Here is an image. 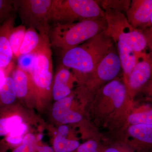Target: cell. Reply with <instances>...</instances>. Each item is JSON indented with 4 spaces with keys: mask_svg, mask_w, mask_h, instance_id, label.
Listing matches in <instances>:
<instances>
[{
    "mask_svg": "<svg viewBox=\"0 0 152 152\" xmlns=\"http://www.w3.org/2000/svg\"><path fill=\"white\" fill-rule=\"evenodd\" d=\"M27 126L25 124H20L17 125L9 133L8 137H11L18 138H23V135L27 130Z\"/></svg>",
    "mask_w": 152,
    "mask_h": 152,
    "instance_id": "obj_25",
    "label": "cell"
},
{
    "mask_svg": "<svg viewBox=\"0 0 152 152\" xmlns=\"http://www.w3.org/2000/svg\"><path fill=\"white\" fill-rule=\"evenodd\" d=\"M97 144L94 141L91 140L79 146L77 152H97Z\"/></svg>",
    "mask_w": 152,
    "mask_h": 152,
    "instance_id": "obj_26",
    "label": "cell"
},
{
    "mask_svg": "<svg viewBox=\"0 0 152 152\" xmlns=\"http://www.w3.org/2000/svg\"><path fill=\"white\" fill-rule=\"evenodd\" d=\"M26 30V26L23 25H20L16 27H14L9 36L10 45L14 57L17 58L20 56V50Z\"/></svg>",
    "mask_w": 152,
    "mask_h": 152,
    "instance_id": "obj_17",
    "label": "cell"
},
{
    "mask_svg": "<svg viewBox=\"0 0 152 152\" xmlns=\"http://www.w3.org/2000/svg\"><path fill=\"white\" fill-rule=\"evenodd\" d=\"M48 45H50V42L45 40L35 29L28 27L20 48V56L37 53Z\"/></svg>",
    "mask_w": 152,
    "mask_h": 152,
    "instance_id": "obj_11",
    "label": "cell"
},
{
    "mask_svg": "<svg viewBox=\"0 0 152 152\" xmlns=\"http://www.w3.org/2000/svg\"><path fill=\"white\" fill-rule=\"evenodd\" d=\"M126 89L125 86L118 80H113L104 87L103 94L113 101L114 105L119 108L124 100Z\"/></svg>",
    "mask_w": 152,
    "mask_h": 152,
    "instance_id": "obj_14",
    "label": "cell"
},
{
    "mask_svg": "<svg viewBox=\"0 0 152 152\" xmlns=\"http://www.w3.org/2000/svg\"><path fill=\"white\" fill-rule=\"evenodd\" d=\"M131 135L141 141L152 144V125H134L129 129Z\"/></svg>",
    "mask_w": 152,
    "mask_h": 152,
    "instance_id": "obj_18",
    "label": "cell"
},
{
    "mask_svg": "<svg viewBox=\"0 0 152 152\" xmlns=\"http://www.w3.org/2000/svg\"><path fill=\"white\" fill-rule=\"evenodd\" d=\"M72 99L70 97L63 98L57 101L53 108V116L55 119L63 124H69L80 121L81 115L70 110Z\"/></svg>",
    "mask_w": 152,
    "mask_h": 152,
    "instance_id": "obj_10",
    "label": "cell"
},
{
    "mask_svg": "<svg viewBox=\"0 0 152 152\" xmlns=\"http://www.w3.org/2000/svg\"><path fill=\"white\" fill-rule=\"evenodd\" d=\"M3 69H0V85L2 83L4 79L5 78Z\"/></svg>",
    "mask_w": 152,
    "mask_h": 152,
    "instance_id": "obj_30",
    "label": "cell"
},
{
    "mask_svg": "<svg viewBox=\"0 0 152 152\" xmlns=\"http://www.w3.org/2000/svg\"><path fill=\"white\" fill-rule=\"evenodd\" d=\"M104 13L107 24L106 32L114 42H123L131 47L136 53H144L148 46L145 33L133 27L122 12L107 10Z\"/></svg>",
    "mask_w": 152,
    "mask_h": 152,
    "instance_id": "obj_4",
    "label": "cell"
},
{
    "mask_svg": "<svg viewBox=\"0 0 152 152\" xmlns=\"http://www.w3.org/2000/svg\"><path fill=\"white\" fill-rule=\"evenodd\" d=\"M145 34L146 36L148 39V46L151 50V52L149 55L152 61V28L150 31H149V32L147 33V34Z\"/></svg>",
    "mask_w": 152,
    "mask_h": 152,
    "instance_id": "obj_29",
    "label": "cell"
},
{
    "mask_svg": "<svg viewBox=\"0 0 152 152\" xmlns=\"http://www.w3.org/2000/svg\"><path fill=\"white\" fill-rule=\"evenodd\" d=\"M105 152H122L115 148H110L107 149Z\"/></svg>",
    "mask_w": 152,
    "mask_h": 152,
    "instance_id": "obj_31",
    "label": "cell"
},
{
    "mask_svg": "<svg viewBox=\"0 0 152 152\" xmlns=\"http://www.w3.org/2000/svg\"><path fill=\"white\" fill-rule=\"evenodd\" d=\"M36 140L34 136L32 134H28L23 139V144H32L35 143Z\"/></svg>",
    "mask_w": 152,
    "mask_h": 152,
    "instance_id": "obj_27",
    "label": "cell"
},
{
    "mask_svg": "<svg viewBox=\"0 0 152 152\" xmlns=\"http://www.w3.org/2000/svg\"><path fill=\"white\" fill-rule=\"evenodd\" d=\"M42 137L43 136L42 134L39 135L37 137V139L38 140H40L41 139H42Z\"/></svg>",
    "mask_w": 152,
    "mask_h": 152,
    "instance_id": "obj_32",
    "label": "cell"
},
{
    "mask_svg": "<svg viewBox=\"0 0 152 152\" xmlns=\"http://www.w3.org/2000/svg\"><path fill=\"white\" fill-rule=\"evenodd\" d=\"M37 54V53L20 55L17 58V67L30 75L34 66Z\"/></svg>",
    "mask_w": 152,
    "mask_h": 152,
    "instance_id": "obj_20",
    "label": "cell"
},
{
    "mask_svg": "<svg viewBox=\"0 0 152 152\" xmlns=\"http://www.w3.org/2000/svg\"><path fill=\"white\" fill-rule=\"evenodd\" d=\"M29 74L22 71L18 68L14 71L13 74L14 85L17 96L19 98L26 96L29 90Z\"/></svg>",
    "mask_w": 152,
    "mask_h": 152,
    "instance_id": "obj_15",
    "label": "cell"
},
{
    "mask_svg": "<svg viewBox=\"0 0 152 152\" xmlns=\"http://www.w3.org/2000/svg\"><path fill=\"white\" fill-rule=\"evenodd\" d=\"M114 44L105 30L78 46L63 52L62 65L80 73H89L108 53Z\"/></svg>",
    "mask_w": 152,
    "mask_h": 152,
    "instance_id": "obj_1",
    "label": "cell"
},
{
    "mask_svg": "<svg viewBox=\"0 0 152 152\" xmlns=\"http://www.w3.org/2000/svg\"><path fill=\"white\" fill-rule=\"evenodd\" d=\"M51 45L37 52L34 66L30 74L35 85L43 91L50 89L53 81V60Z\"/></svg>",
    "mask_w": 152,
    "mask_h": 152,
    "instance_id": "obj_6",
    "label": "cell"
},
{
    "mask_svg": "<svg viewBox=\"0 0 152 152\" xmlns=\"http://www.w3.org/2000/svg\"><path fill=\"white\" fill-rule=\"evenodd\" d=\"M150 25L151 26V28H152V16L151 18V21H150Z\"/></svg>",
    "mask_w": 152,
    "mask_h": 152,
    "instance_id": "obj_33",
    "label": "cell"
},
{
    "mask_svg": "<svg viewBox=\"0 0 152 152\" xmlns=\"http://www.w3.org/2000/svg\"><path fill=\"white\" fill-rule=\"evenodd\" d=\"M129 121L134 125H152V110L143 113L132 114L129 117Z\"/></svg>",
    "mask_w": 152,
    "mask_h": 152,
    "instance_id": "obj_23",
    "label": "cell"
},
{
    "mask_svg": "<svg viewBox=\"0 0 152 152\" xmlns=\"http://www.w3.org/2000/svg\"><path fill=\"white\" fill-rule=\"evenodd\" d=\"M12 152H54V150L49 146H39L35 143L32 144H22Z\"/></svg>",
    "mask_w": 152,
    "mask_h": 152,
    "instance_id": "obj_24",
    "label": "cell"
},
{
    "mask_svg": "<svg viewBox=\"0 0 152 152\" xmlns=\"http://www.w3.org/2000/svg\"><path fill=\"white\" fill-rule=\"evenodd\" d=\"M79 143L76 140L66 139V137L57 135L53 142L56 152H72L77 149Z\"/></svg>",
    "mask_w": 152,
    "mask_h": 152,
    "instance_id": "obj_19",
    "label": "cell"
},
{
    "mask_svg": "<svg viewBox=\"0 0 152 152\" xmlns=\"http://www.w3.org/2000/svg\"><path fill=\"white\" fill-rule=\"evenodd\" d=\"M121 67L126 75L130 76L137 60V53L127 44L122 42H115Z\"/></svg>",
    "mask_w": 152,
    "mask_h": 152,
    "instance_id": "obj_13",
    "label": "cell"
},
{
    "mask_svg": "<svg viewBox=\"0 0 152 152\" xmlns=\"http://www.w3.org/2000/svg\"><path fill=\"white\" fill-rule=\"evenodd\" d=\"M17 97L13 79L10 77H6L0 85V99L3 103L9 104L12 103Z\"/></svg>",
    "mask_w": 152,
    "mask_h": 152,
    "instance_id": "obj_16",
    "label": "cell"
},
{
    "mask_svg": "<svg viewBox=\"0 0 152 152\" xmlns=\"http://www.w3.org/2000/svg\"><path fill=\"white\" fill-rule=\"evenodd\" d=\"M15 9V1L0 0V25L12 15Z\"/></svg>",
    "mask_w": 152,
    "mask_h": 152,
    "instance_id": "obj_22",
    "label": "cell"
},
{
    "mask_svg": "<svg viewBox=\"0 0 152 152\" xmlns=\"http://www.w3.org/2000/svg\"><path fill=\"white\" fill-rule=\"evenodd\" d=\"M15 15L12 14L0 25V69L9 66L14 56L9 42V36L13 28Z\"/></svg>",
    "mask_w": 152,
    "mask_h": 152,
    "instance_id": "obj_9",
    "label": "cell"
},
{
    "mask_svg": "<svg viewBox=\"0 0 152 152\" xmlns=\"http://www.w3.org/2000/svg\"><path fill=\"white\" fill-rule=\"evenodd\" d=\"M137 60L129 76V84L132 88H141L148 81L152 74V61L148 54H137Z\"/></svg>",
    "mask_w": 152,
    "mask_h": 152,
    "instance_id": "obj_8",
    "label": "cell"
},
{
    "mask_svg": "<svg viewBox=\"0 0 152 152\" xmlns=\"http://www.w3.org/2000/svg\"><path fill=\"white\" fill-rule=\"evenodd\" d=\"M107 27L105 18L86 19L72 23H56L50 31V44L62 52L66 51L105 31Z\"/></svg>",
    "mask_w": 152,
    "mask_h": 152,
    "instance_id": "obj_2",
    "label": "cell"
},
{
    "mask_svg": "<svg viewBox=\"0 0 152 152\" xmlns=\"http://www.w3.org/2000/svg\"><path fill=\"white\" fill-rule=\"evenodd\" d=\"M53 0L15 1L22 21L35 29L45 40L50 42V15Z\"/></svg>",
    "mask_w": 152,
    "mask_h": 152,
    "instance_id": "obj_5",
    "label": "cell"
},
{
    "mask_svg": "<svg viewBox=\"0 0 152 152\" xmlns=\"http://www.w3.org/2000/svg\"><path fill=\"white\" fill-rule=\"evenodd\" d=\"M68 132H69V129L68 127L66 126H61L58 129L57 135L66 137L67 135Z\"/></svg>",
    "mask_w": 152,
    "mask_h": 152,
    "instance_id": "obj_28",
    "label": "cell"
},
{
    "mask_svg": "<svg viewBox=\"0 0 152 152\" xmlns=\"http://www.w3.org/2000/svg\"><path fill=\"white\" fill-rule=\"evenodd\" d=\"M105 18L104 11L93 0H53L50 22L72 23L86 19Z\"/></svg>",
    "mask_w": 152,
    "mask_h": 152,
    "instance_id": "obj_3",
    "label": "cell"
},
{
    "mask_svg": "<svg viewBox=\"0 0 152 152\" xmlns=\"http://www.w3.org/2000/svg\"><path fill=\"white\" fill-rule=\"evenodd\" d=\"M22 119L18 115L0 119V136L9 134L15 127L21 124Z\"/></svg>",
    "mask_w": 152,
    "mask_h": 152,
    "instance_id": "obj_21",
    "label": "cell"
},
{
    "mask_svg": "<svg viewBox=\"0 0 152 152\" xmlns=\"http://www.w3.org/2000/svg\"><path fill=\"white\" fill-rule=\"evenodd\" d=\"M152 16V0H133L126 11L129 23L136 29L141 30L150 25Z\"/></svg>",
    "mask_w": 152,
    "mask_h": 152,
    "instance_id": "obj_7",
    "label": "cell"
},
{
    "mask_svg": "<svg viewBox=\"0 0 152 152\" xmlns=\"http://www.w3.org/2000/svg\"><path fill=\"white\" fill-rule=\"evenodd\" d=\"M56 75L53 87V96L55 100L65 98L71 92L69 82L70 79L71 74L68 68L62 65Z\"/></svg>",
    "mask_w": 152,
    "mask_h": 152,
    "instance_id": "obj_12",
    "label": "cell"
}]
</instances>
